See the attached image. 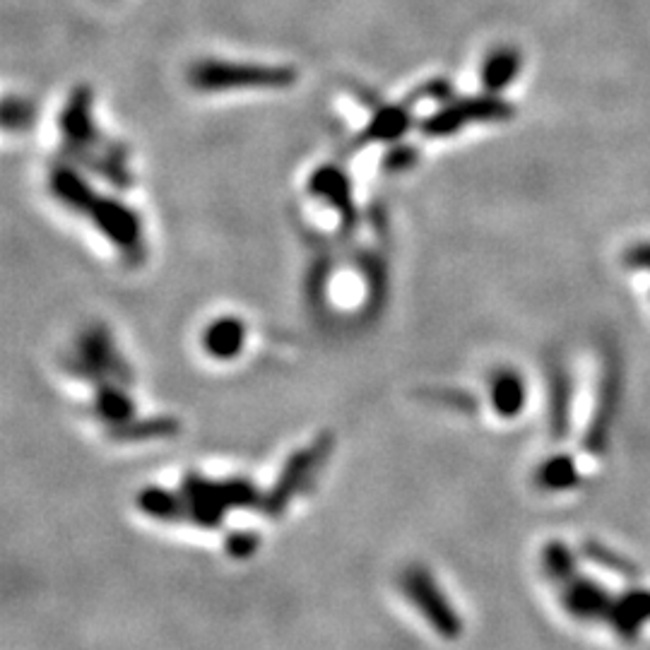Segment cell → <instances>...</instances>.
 Listing matches in <instances>:
<instances>
[{"mask_svg": "<svg viewBox=\"0 0 650 650\" xmlns=\"http://www.w3.org/2000/svg\"><path fill=\"white\" fill-rule=\"evenodd\" d=\"M58 123H61L65 155L87 164L92 171L102 174L106 181L116 183L118 188H128L133 183L130 181L126 150L121 145L104 140L99 130L94 128L92 94L87 87L73 92Z\"/></svg>", "mask_w": 650, "mask_h": 650, "instance_id": "1", "label": "cell"}, {"mask_svg": "<svg viewBox=\"0 0 650 650\" xmlns=\"http://www.w3.org/2000/svg\"><path fill=\"white\" fill-rule=\"evenodd\" d=\"M186 518L203 528H217L229 508H248L258 504V492L246 480H205L203 475H186L183 480Z\"/></svg>", "mask_w": 650, "mask_h": 650, "instance_id": "2", "label": "cell"}, {"mask_svg": "<svg viewBox=\"0 0 650 650\" xmlns=\"http://www.w3.org/2000/svg\"><path fill=\"white\" fill-rule=\"evenodd\" d=\"M191 85L200 92L229 90H280L294 82L292 68L277 65H244L224 61H203L191 70Z\"/></svg>", "mask_w": 650, "mask_h": 650, "instance_id": "3", "label": "cell"}, {"mask_svg": "<svg viewBox=\"0 0 650 650\" xmlns=\"http://www.w3.org/2000/svg\"><path fill=\"white\" fill-rule=\"evenodd\" d=\"M68 369L75 376L85 378V381L97 383V386L109 381L126 383L128 386L133 381L128 364L116 352L111 333L102 323H94L82 330L78 338V352H75V359L68 364Z\"/></svg>", "mask_w": 650, "mask_h": 650, "instance_id": "4", "label": "cell"}, {"mask_svg": "<svg viewBox=\"0 0 650 650\" xmlns=\"http://www.w3.org/2000/svg\"><path fill=\"white\" fill-rule=\"evenodd\" d=\"M513 116V106L504 99H496L492 94L487 97H465L458 102L448 99L439 111L429 114L419 123L427 138H448V135L460 133L470 123H499Z\"/></svg>", "mask_w": 650, "mask_h": 650, "instance_id": "5", "label": "cell"}, {"mask_svg": "<svg viewBox=\"0 0 650 650\" xmlns=\"http://www.w3.org/2000/svg\"><path fill=\"white\" fill-rule=\"evenodd\" d=\"M330 451H333V436L325 434L321 439L313 441L311 446H306L304 451L294 453L292 460L285 465V470H282L280 477H277L273 492L260 501V504H263L260 506L263 508V513H268V516H280L289 501H292L299 492H304V489L313 482V477L321 472V465L328 460Z\"/></svg>", "mask_w": 650, "mask_h": 650, "instance_id": "6", "label": "cell"}, {"mask_svg": "<svg viewBox=\"0 0 650 650\" xmlns=\"http://www.w3.org/2000/svg\"><path fill=\"white\" fill-rule=\"evenodd\" d=\"M87 217H90L94 227H97L99 232H102L106 239L121 251V256L126 258L130 265L143 263L145 258L143 227H140L138 215H135L126 203L97 195V200H94Z\"/></svg>", "mask_w": 650, "mask_h": 650, "instance_id": "7", "label": "cell"}, {"mask_svg": "<svg viewBox=\"0 0 650 650\" xmlns=\"http://www.w3.org/2000/svg\"><path fill=\"white\" fill-rule=\"evenodd\" d=\"M403 588L405 593L410 595V600L419 607V612L429 619V624L434 626L439 634L455 636L460 631L458 617H455L451 607L446 605V598L441 595V590L436 588L434 578L429 576V571L410 569L403 576Z\"/></svg>", "mask_w": 650, "mask_h": 650, "instance_id": "8", "label": "cell"}, {"mask_svg": "<svg viewBox=\"0 0 650 650\" xmlns=\"http://www.w3.org/2000/svg\"><path fill=\"white\" fill-rule=\"evenodd\" d=\"M412 128V114L410 106L395 104V106H378L376 114L371 116L369 126L354 138L352 150L371 145V143H395L400 140L407 130Z\"/></svg>", "mask_w": 650, "mask_h": 650, "instance_id": "9", "label": "cell"}, {"mask_svg": "<svg viewBox=\"0 0 650 650\" xmlns=\"http://www.w3.org/2000/svg\"><path fill=\"white\" fill-rule=\"evenodd\" d=\"M309 191L316 198L328 200L335 210H338L340 220L345 227H354L357 217H354V203L350 193V181L345 179V174L338 167H321L316 174L311 176Z\"/></svg>", "mask_w": 650, "mask_h": 650, "instance_id": "10", "label": "cell"}, {"mask_svg": "<svg viewBox=\"0 0 650 650\" xmlns=\"http://www.w3.org/2000/svg\"><path fill=\"white\" fill-rule=\"evenodd\" d=\"M246 345V325L244 321L234 316L217 318L210 323L203 333V347L212 359L229 362V359L239 357Z\"/></svg>", "mask_w": 650, "mask_h": 650, "instance_id": "11", "label": "cell"}, {"mask_svg": "<svg viewBox=\"0 0 650 650\" xmlns=\"http://www.w3.org/2000/svg\"><path fill=\"white\" fill-rule=\"evenodd\" d=\"M51 191L65 208L80 212V215L90 212L99 195L92 191L90 183L82 179L78 171H73L70 167H56L51 171Z\"/></svg>", "mask_w": 650, "mask_h": 650, "instance_id": "12", "label": "cell"}, {"mask_svg": "<svg viewBox=\"0 0 650 650\" xmlns=\"http://www.w3.org/2000/svg\"><path fill=\"white\" fill-rule=\"evenodd\" d=\"M489 395H492V407L496 415L513 419L523 412L528 390H525L523 376L516 369H499L492 376V393Z\"/></svg>", "mask_w": 650, "mask_h": 650, "instance_id": "13", "label": "cell"}, {"mask_svg": "<svg viewBox=\"0 0 650 650\" xmlns=\"http://www.w3.org/2000/svg\"><path fill=\"white\" fill-rule=\"evenodd\" d=\"M571 424V381L564 366L549 371V429L554 439H566Z\"/></svg>", "mask_w": 650, "mask_h": 650, "instance_id": "14", "label": "cell"}, {"mask_svg": "<svg viewBox=\"0 0 650 650\" xmlns=\"http://www.w3.org/2000/svg\"><path fill=\"white\" fill-rule=\"evenodd\" d=\"M94 412L102 422L111 424V427H121L128 424V419L133 417V400L126 393V383H102L94 395Z\"/></svg>", "mask_w": 650, "mask_h": 650, "instance_id": "15", "label": "cell"}, {"mask_svg": "<svg viewBox=\"0 0 650 650\" xmlns=\"http://www.w3.org/2000/svg\"><path fill=\"white\" fill-rule=\"evenodd\" d=\"M520 73V53L516 49H496L492 56L484 61L482 82L487 92H501L516 80Z\"/></svg>", "mask_w": 650, "mask_h": 650, "instance_id": "16", "label": "cell"}, {"mask_svg": "<svg viewBox=\"0 0 650 650\" xmlns=\"http://www.w3.org/2000/svg\"><path fill=\"white\" fill-rule=\"evenodd\" d=\"M179 431V422L171 417H152L135 424H121L111 427V436L118 441H150V439H167Z\"/></svg>", "mask_w": 650, "mask_h": 650, "instance_id": "17", "label": "cell"}, {"mask_svg": "<svg viewBox=\"0 0 650 650\" xmlns=\"http://www.w3.org/2000/svg\"><path fill=\"white\" fill-rule=\"evenodd\" d=\"M138 504L147 516L157 520H181L186 518V504H183L181 494H171L167 489H145L138 496Z\"/></svg>", "mask_w": 650, "mask_h": 650, "instance_id": "18", "label": "cell"}, {"mask_svg": "<svg viewBox=\"0 0 650 650\" xmlns=\"http://www.w3.org/2000/svg\"><path fill=\"white\" fill-rule=\"evenodd\" d=\"M576 482L578 470L569 455H552V458L545 460L542 468L537 470V484H540L542 489L559 492V489H571Z\"/></svg>", "mask_w": 650, "mask_h": 650, "instance_id": "19", "label": "cell"}, {"mask_svg": "<svg viewBox=\"0 0 650 650\" xmlns=\"http://www.w3.org/2000/svg\"><path fill=\"white\" fill-rule=\"evenodd\" d=\"M3 121L5 128H27L32 123V106L25 102H15V99H8L3 109Z\"/></svg>", "mask_w": 650, "mask_h": 650, "instance_id": "20", "label": "cell"}, {"mask_svg": "<svg viewBox=\"0 0 650 650\" xmlns=\"http://www.w3.org/2000/svg\"><path fill=\"white\" fill-rule=\"evenodd\" d=\"M417 159H419V155H417L415 147L400 145V147H395V150L388 152V157L383 159V167L390 171H405V169L415 167Z\"/></svg>", "mask_w": 650, "mask_h": 650, "instance_id": "21", "label": "cell"}, {"mask_svg": "<svg viewBox=\"0 0 650 650\" xmlns=\"http://www.w3.org/2000/svg\"><path fill=\"white\" fill-rule=\"evenodd\" d=\"M624 263L634 270H648L650 273V241H643V244H634L626 248Z\"/></svg>", "mask_w": 650, "mask_h": 650, "instance_id": "22", "label": "cell"}, {"mask_svg": "<svg viewBox=\"0 0 650 650\" xmlns=\"http://www.w3.org/2000/svg\"><path fill=\"white\" fill-rule=\"evenodd\" d=\"M431 398H436L439 403H455V407H463L465 412L475 410V400L468 393H463V390H453V393L451 390H434Z\"/></svg>", "mask_w": 650, "mask_h": 650, "instance_id": "23", "label": "cell"}]
</instances>
